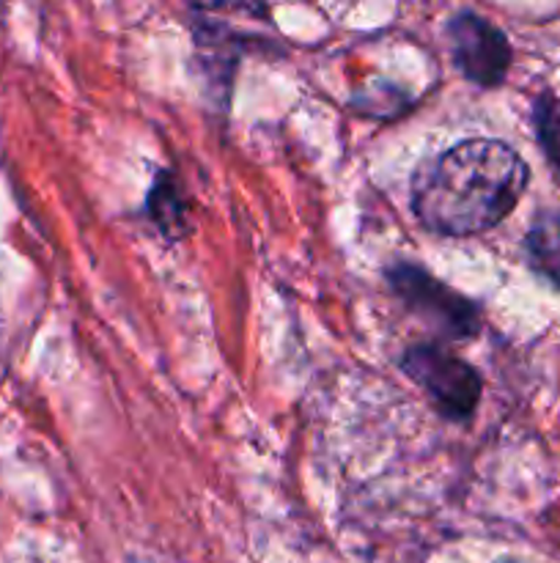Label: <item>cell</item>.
I'll return each mask as SVG.
<instances>
[{
    "label": "cell",
    "instance_id": "cell-1",
    "mask_svg": "<svg viewBox=\"0 0 560 563\" xmlns=\"http://www.w3.org/2000/svg\"><path fill=\"white\" fill-rule=\"evenodd\" d=\"M525 187L527 165L508 143L470 137L417 168L412 209L437 234L472 236L508 218Z\"/></svg>",
    "mask_w": 560,
    "mask_h": 563
},
{
    "label": "cell",
    "instance_id": "cell-2",
    "mask_svg": "<svg viewBox=\"0 0 560 563\" xmlns=\"http://www.w3.org/2000/svg\"><path fill=\"white\" fill-rule=\"evenodd\" d=\"M406 377L432 396L439 412L448 418H470L481 399V377L470 363L445 352L437 344L412 346L401 361Z\"/></svg>",
    "mask_w": 560,
    "mask_h": 563
},
{
    "label": "cell",
    "instance_id": "cell-3",
    "mask_svg": "<svg viewBox=\"0 0 560 563\" xmlns=\"http://www.w3.org/2000/svg\"><path fill=\"white\" fill-rule=\"evenodd\" d=\"M395 295L415 311L426 324H432L445 339H470L478 333V311L459 291L448 289L426 269L415 264H399L388 273Z\"/></svg>",
    "mask_w": 560,
    "mask_h": 563
},
{
    "label": "cell",
    "instance_id": "cell-4",
    "mask_svg": "<svg viewBox=\"0 0 560 563\" xmlns=\"http://www.w3.org/2000/svg\"><path fill=\"white\" fill-rule=\"evenodd\" d=\"M448 36L453 44V58L467 80L483 88L500 86L508 75L511 47L508 38L492 22L475 11H461L448 22Z\"/></svg>",
    "mask_w": 560,
    "mask_h": 563
},
{
    "label": "cell",
    "instance_id": "cell-5",
    "mask_svg": "<svg viewBox=\"0 0 560 563\" xmlns=\"http://www.w3.org/2000/svg\"><path fill=\"white\" fill-rule=\"evenodd\" d=\"M527 256L533 267L560 286V212H547L527 234Z\"/></svg>",
    "mask_w": 560,
    "mask_h": 563
},
{
    "label": "cell",
    "instance_id": "cell-6",
    "mask_svg": "<svg viewBox=\"0 0 560 563\" xmlns=\"http://www.w3.org/2000/svg\"><path fill=\"white\" fill-rule=\"evenodd\" d=\"M148 207H152L154 220H157L159 229L168 236H179L187 229L184 220V201L179 196V187L176 179H170L168 174H163L154 185L152 198H148Z\"/></svg>",
    "mask_w": 560,
    "mask_h": 563
},
{
    "label": "cell",
    "instance_id": "cell-7",
    "mask_svg": "<svg viewBox=\"0 0 560 563\" xmlns=\"http://www.w3.org/2000/svg\"><path fill=\"white\" fill-rule=\"evenodd\" d=\"M538 132H541V143L547 146L552 163L560 168V102L555 99H541L538 104Z\"/></svg>",
    "mask_w": 560,
    "mask_h": 563
}]
</instances>
